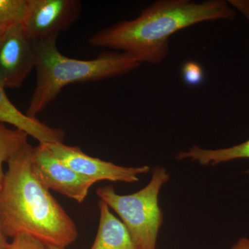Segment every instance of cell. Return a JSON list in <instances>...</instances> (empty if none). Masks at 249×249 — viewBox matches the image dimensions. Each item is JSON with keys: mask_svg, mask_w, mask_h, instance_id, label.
I'll return each instance as SVG.
<instances>
[{"mask_svg": "<svg viewBox=\"0 0 249 249\" xmlns=\"http://www.w3.org/2000/svg\"><path fill=\"white\" fill-rule=\"evenodd\" d=\"M235 16L228 1L159 0L142 9L138 17L98 31L89 43L121 51L139 64L159 65L169 53L174 34L202 22L233 20Z\"/></svg>", "mask_w": 249, "mask_h": 249, "instance_id": "1", "label": "cell"}, {"mask_svg": "<svg viewBox=\"0 0 249 249\" xmlns=\"http://www.w3.org/2000/svg\"><path fill=\"white\" fill-rule=\"evenodd\" d=\"M33 148L26 142L8 160L0 188V227L6 237L27 234L47 247L66 249L78 238L76 224L37 178Z\"/></svg>", "mask_w": 249, "mask_h": 249, "instance_id": "2", "label": "cell"}, {"mask_svg": "<svg viewBox=\"0 0 249 249\" xmlns=\"http://www.w3.org/2000/svg\"><path fill=\"white\" fill-rule=\"evenodd\" d=\"M57 38L32 41L36 85L26 112L31 117L36 118L45 110L67 85L123 76L141 65L127 54L118 52H104L88 60L69 58L59 52Z\"/></svg>", "mask_w": 249, "mask_h": 249, "instance_id": "3", "label": "cell"}, {"mask_svg": "<svg viewBox=\"0 0 249 249\" xmlns=\"http://www.w3.org/2000/svg\"><path fill=\"white\" fill-rule=\"evenodd\" d=\"M169 178L165 168L155 167L148 184L133 194H118L112 186L96 190L101 200L117 213L140 249H157V237L163 222L159 195Z\"/></svg>", "mask_w": 249, "mask_h": 249, "instance_id": "4", "label": "cell"}, {"mask_svg": "<svg viewBox=\"0 0 249 249\" xmlns=\"http://www.w3.org/2000/svg\"><path fill=\"white\" fill-rule=\"evenodd\" d=\"M78 0H28L23 27L32 41L58 37L80 17Z\"/></svg>", "mask_w": 249, "mask_h": 249, "instance_id": "5", "label": "cell"}, {"mask_svg": "<svg viewBox=\"0 0 249 249\" xmlns=\"http://www.w3.org/2000/svg\"><path fill=\"white\" fill-rule=\"evenodd\" d=\"M35 53L22 22L6 28L0 37V83L5 88L22 87L33 70Z\"/></svg>", "mask_w": 249, "mask_h": 249, "instance_id": "6", "label": "cell"}, {"mask_svg": "<svg viewBox=\"0 0 249 249\" xmlns=\"http://www.w3.org/2000/svg\"><path fill=\"white\" fill-rule=\"evenodd\" d=\"M33 164L37 178L49 191L57 192L80 204L96 183L57 158L46 144L39 143L33 148Z\"/></svg>", "mask_w": 249, "mask_h": 249, "instance_id": "7", "label": "cell"}, {"mask_svg": "<svg viewBox=\"0 0 249 249\" xmlns=\"http://www.w3.org/2000/svg\"><path fill=\"white\" fill-rule=\"evenodd\" d=\"M46 145L57 158L71 169L96 183L106 180L114 182H137L139 175L148 173L150 170V167L147 165L121 166L90 157L82 151L79 147L65 145L63 142Z\"/></svg>", "mask_w": 249, "mask_h": 249, "instance_id": "8", "label": "cell"}, {"mask_svg": "<svg viewBox=\"0 0 249 249\" xmlns=\"http://www.w3.org/2000/svg\"><path fill=\"white\" fill-rule=\"evenodd\" d=\"M0 83V123L11 124L38 141L39 143L53 144L63 142L65 133L59 128L49 127L37 118L31 117L19 110L10 101Z\"/></svg>", "mask_w": 249, "mask_h": 249, "instance_id": "9", "label": "cell"}, {"mask_svg": "<svg viewBox=\"0 0 249 249\" xmlns=\"http://www.w3.org/2000/svg\"><path fill=\"white\" fill-rule=\"evenodd\" d=\"M100 218L96 239L90 249H140L124 222L99 201Z\"/></svg>", "mask_w": 249, "mask_h": 249, "instance_id": "10", "label": "cell"}, {"mask_svg": "<svg viewBox=\"0 0 249 249\" xmlns=\"http://www.w3.org/2000/svg\"><path fill=\"white\" fill-rule=\"evenodd\" d=\"M176 160H190L201 165H217L224 162L249 159V139L234 146L217 150H208L192 146L186 151L177 154Z\"/></svg>", "mask_w": 249, "mask_h": 249, "instance_id": "11", "label": "cell"}, {"mask_svg": "<svg viewBox=\"0 0 249 249\" xmlns=\"http://www.w3.org/2000/svg\"><path fill=\"white\" fill-rule=\"evenodd\" d=\"M27 134L18 129H10L0 123V188L2 186L5 173L3 164L27 142Z\"/></svg>", "mask_w": 249, "mask_h": 249, "instance_id": "12", "label": "cell"}, {"mask_svg": "<svg viewBox=\"0 0 249 249\" xmlns=\"http://www.w3.org/2000/svg\"><path fill=\"white\" fill-rule=\"evenodd\" d=\"M27 8L28 0H0V26L22 22Z\"/></svg>", "mask_w": 249, "mask_h": 249, "instance_id": "13", "label": "cell"}, {"mask_svg": "<svg viewBox=\"0 0 249 249\" xmlns=\"http://www.w3.org/2000/svg\"><path fill=\"white\" fill-rule=\"evenodd\" d=\"M183 80L190 86H196L201 84L204 78L202 67L196 62H187L182 67Z\"/></svg>", "mask_w": 249, "mask_h": 249, "instance_id": "14", "label": "cell"}, {"mask_svg": "<svg viewBox=\"0 0 249 249\" xmlns=\"http://www.w3.org/2000/svg\"><path fill=\"white\" fill-rule=\"evenodd\" d=\"M2 249H47V246L33 236L20 234L14 237L12 242Z\"/></svg>", "mask_w": 249, "mask_h": 249, "instance_id": "15", "label": "cell"}, {"mask_svg": "<svg viewBox=\"0 0 249 249\" xmlns=\"http://www.w3.org/2000/svg\"><path fill=\"white\" fill-rule=\"evenodd\" d=\"M228 2L234 9L240 11L249 21V0H229Z\"/></svg>", "mask_w": 249, "mask_h": 249, "instance_id": "16", "label": "cell"}, {"mask_svg": "<svg viewBox=\"0 0 249 249\" xmlns=\"http://www.w3.org/2000/svg\"><path fill=\"white\" fill-rule=\"evenodd\" d=\"M231 249H249V238L242 237Z\"/></svg>", "mask_w": 249, "mask_h": 249, "instance_id": "17", "label": "cell"}, {"mask_svg": "<svg viewBox=\"0 0 249 249\" xmlns=\"http://www.w3.org/2000/svg\"><path fill=\"white\" fill-rule=\"evenodd\" d=\"M9 242H7V237L5 236L4 232L0 227V249H4Z\"/></svg>", "mask_w": 249, "mask_h": 249, "instance_id": "18", "label": "cell"}, {"mask_svg": "<svg viewBox=\"0 0 249 249\" xmlns=\"http://www.w3.org/2000/svg\"><path fill=\"white\" fill-rule=\"evenodd\" d=\"M8 27H9V26H0V37H1V36L2 35V34L4 33L5 29H6Z\"/></svg>", "mask_w": 249, "mask_h": 249, "instance_id": "19", "label": "cell"}, {"mask_svg": "<svg viewBox=\"0 0 249 249\" xmlns=\"http://www.w3.org/2000/svg\"><path fill=\"white\" fill-rule=\"evenodd\" d=\"M47 249H65L60 248V247H47Z\"/></svg>", "mask_w": 249, "mask_h": 249, "instance_id": "20", "label": "cell"}, {"mask_svg": "<svg viewBox=\"0 0 249 249\" xmlns=\"http://www.w3.org/2000/svg\"><path fill=\"white\" fill-rule=\"evenodd\" d=\"M247 174H249V169L248 170H247Z\"/></svg>", "mask_w": 249, "mask_h": 249, "instance_id": "21", "label": "cell"}]
</instances>
